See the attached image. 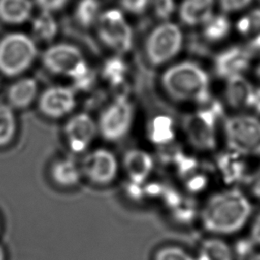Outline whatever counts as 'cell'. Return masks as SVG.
<instances>
[{
    "label": "cell",
    "mask_w": 260,
    "mask_h": 260,
    "mask_svg": "<svg viewBox=\"0 0 260 260\" xmlns=\"http://www.w3.org/2000/svg\"><path fill=\"white\" fill-rule=\"evenodd\" d=\"M214 0H184L180 6L181 20L187 25L203 24L213 14Z\"/></svg>",
    "instance_id": "obj_16"
},
{
    "label": "cell",
    "mask_w": 260,
    "mask_h": 260,
    "mask_svg": "<svg viewBox=\"0 0 260 260\" xmlns=\"http://www.w3.org/2000/svg\"><path fill=\"white\" fill-rule=\"evenodd\" d=\"M225 99L235 109H247L253 107L256 89L243 75L233 76L226 79Z\"/></svg>",
    "instance_id": "obj_14"
},
{
    "label": "cell",
    "mask_w": 260,
    "mask_h": 260,
    "mask_svg": "<svg viewBox=\"0 0 260 260\" xmlns=\"http://www.w3.org/2000/svg\"><path fill=\"white\" fill-rule=\"evenodd\" d=\"M150 1L151 0H121V5L126 11L139 14L147 8Z\"/></svg>",
    "instance_id": "obj_32"
},
{
    "label": "cell",
    "mask_w": 260,
    "mask_h": 260,
    "mask_svg": "<svg viewBox=\"0 0 260 260\" xmlns=\"http://www.w3.org/2000/svg\"><path fill=\"white\" fill-rule=\"evenodd\" d=\"M133 115L131 103L125 96H118L100 116L99 129L101 134L111 141L123 138L132 125Z\"/></svg>",
    "instance_id": "obj_8"
},
{
    "label": "cell",
    "mask_w": 260,
    "mask_h": 260,
    "mask_svg": "<svg viewBox=\"0 0 260 260\" xmlns=\"http://www.w3.org/2000/svg\"><path fill=\"white\" fill-rule=\"evenodd\" d=\"M68 0H36L42 11L54 12L65 6Z\"/></svg>",
    "instance_id": "obj_34"
},
{
    "label": "cell",
    "mask_w": 260,
    "mask_h": 260,
    "mask_svg": "<svg viewBox=\"0 0 260 260\" xmlns=\"http://www.w3.org/2000/svg\"><path fill=\"white\" fill-rule=\"evenodd\" d=\"M38 83L36 79L25 77L18 79L10 85L7 91V100L12 108L23 109L28 107L37 96Z\"/></svg>",
    "instance_id": "obj_17"
},
{
    "label": "cell",
    "mask_w": 260,
    "mask_h": 260,
    "mask_svg": "<svg viewBox=\"0 0 260 260\" xmlns=\"http://www.w3.org/2000/svg\"><path fill=\"white\" fill-rule=\"evenodd\" d=\"M69 77L79 89H87L92 84L94 79V75L85 61L80 63L69 75Z\"/></svg>",
    "instance_id": "obj_28"
},
{
    "label": "cell",
    "mask_w": 260,
    "mask_h": 260,
    "mask_svg": "<svg viewBox=\"0 0 260 260\" xmlns=\"http://www.w3.org/2000/svg\"><path fill=\"white\" fill-rule=\"evenodd\" d=\"M42 61L49 71L69 77L73 70L85 60L76 46L62 43L49 47L44 52Z\"/></svg>",
    "instance_id": "obj_10"
},
{
    "label": "cell",
    "mask_w": 260,
    "mask_h": 260,
    "mask_svg": "<svg viewBox=\"0 0 260 260\" xmlns=\"http://www.w3.org/2000/svg\"><path fill=\"white\" fill-rule=\"evenodd\" d=\"M0 260H4V252L1 247H0Z\"/></svg>",
    "instance_id": "obj_40"
},
{
    "label": "cell",
    "mask_w": 260,
    "mask_h": 260,
    "mask_svg": "<svg viewBox=\"0 0 260 260\" xmlns=\"http://www.w3.org/2000/svg\"><path fill=\"white\" fill-rule=\"evenodd\" d=\"M81 172L95 184H109L117 176L118 161L108 149L98 148L84 156Z\"/></svg>",
    "instance_id": "obj_9"
},
{
    "label": "cell",
    "mask_w": 260,
    "mask_h": 260,
    "mask_svg": "<svg viewBox=\"0 0 260 260\" xmlns=\"http://www.w3.org/2000/svg\"><path fill=\"white\" fill-rule=\"evenodd\" d=\"M126 72V64L119 57H113L107 60L103 68V75L105 79H107L109 83H111L114 86H118L124 81Z\"/></svg>",
    "instance_id": "obj_26"
},
{
    "label": "cell",
    "mask_w": 260,
    "mask_h": 260,
    "mask_svg": "<svg viewBox=\"0 0 260 260\" xmlns=\"http://www.w3.org/2000/svg\"><path fill=\"white\" fill-rule=\"evenodd\" d=\"M252 207L244 193L231 189L212 195L201 211L204 229L216 235H232L241 231L251 215Z\"/></svg>",
    "instance_id": "obj_1"
},
{
    "label": "cell",
    "mask_w": 260,
    "mask_h": 260,
    "mask_svg": "<svg viewBox=\"0 0 260 260\" xmlns=\"http://www.w3.org/2000/svg\"><path fill=\"white\" fill-rule=\"evenodd\" d=\"M258 75L260 76V65H259V67H258Z\"/></svg>",
    "instance_id": "obj_41"
},
{
    "label": "cell",
    "mask_w": 260,
    "mask_h": 260,
    "mask_svg": "<svg viewBox=\"0 0 260 260\" xmlns=\"http://www.w3.org/2000/svg\"><path fill=\"white\" fill-rule=\"evenodd\" d=\"M161 83L169 95L177 101L203 104L209 100L208 76L193 62L171 66L162 74Z\"/></svg>",
    "instance_id": "obj_2"
},
{
    "label": "cell",
    "mask_w": 260,
    "mask_h": 260,
    "mask_svg": "<svg viewBox=\"0 0 260 260\" xmlns=\"http://www.w3.org/2000/svg\"><path fill=\"white\" fill-rule=\"evenodd\" d=\"M220 109L211 104L188 115L184 130L190 143L200 150L213 149L216 144V121Z\"/></svg>",
    "instance_id": "obj_5"
},
{
    "label": "cell",
    "mask_w": 260,
    "mask_h": 260,
    "mask_svg": "<svg viewBox=\"0 0 260 260\" xmlns=\"http://www.w3.org/2000/svg\"><path fill=\"white\" fill-rule=\"evenodd\" d=\"M230 28V21L225 16L212 14L203 23V35L210 42H218L228 36Z\"/></svg>",
    "instance_id": "obj_23"
},
{
    "label": "cell",
    "mask_w": 260,
    "mask_h": 260,
    "mask_svg": "<svg viewBox=\"0 0 260 260\" xmlns=\"http://www.w3.org/2000/svg\"><path fill=\"white\" fill-rule=\"evenodd\" d=\"M242 242H240L237 246V252L239 253V255H242V256H245V255H248V257H250L253 253H251V250L253 248L254 243L250 240V238L248 240H241Z\"/></svg>",
    "instance_id": "obj_36"
},
{
    "label": "cell",
    "mask_w": 260,
    "mask_h": 260,
    "mask_svg": "<svg viewBox=\"0 0 260 260\" xmlns=\"http://www.w3.org/2000/svg\"><path fill=\"white\" fill-rule=\"evenodd\" d=\"M250 188H251L253 195L260 199V169L250 179Z\"/></svg>",
    "instance_id": "obj_37"
},
{
    "label": "cell",
    "mask_w": 260,
    "mask_h": 260,
    "mask_svg": "<svg viewBox=\"0 0 260 260\" xmlns=\"http://www.w3.org/2000/svg\"><path fill=\"white\" fill-rule=\"evenodd\" d=\"M249 260H260V252L258 253H253L250 257Z\"/></svg>",
    "instance_id": "obj_39"
},
{
    "label": "cell",
    "mask_w": 260,
    "mask_h": 260,
    "mask_svg": "<svg viewBox=\"0 0 260 260\" xmlns=\"http://www.w3.org/2000/svg\"><path fill=\"white\" fill-rule=\"evenodd\" d=\"M124 169L132 183L142 184L152 171L153 160L149 153L141 149H131L123 158Z\"/></svg>",
    "instance_id": "obj_15"
},
{
    "label": "cell",
    "mask_w": 260,
    "mask_h": 260,
    "mask_svg": "<svg viewBox=\"0 0 260 260\" xmlns=\"http://www.w3.org/2000/svg\"><path fill=\"white\" fill-rule=\"evenodd\" d=\"M98 35L101 41L117 53L128 52L133 45V32L123 12L111 8L100 14Z\"/></svg>",
    "instance_id": "obj_6"
},
{
    "label": "cell",
    "mask_w": 260,
    "mask_h": 260,
    "mask_svg": "<svg viewBox=\"0 0 260 260\" xmlns=\"http://www.w3.org/2000/svg\"><path fill=\"white\" fill-rule=\"evenodd\" d=\"M237 28L240 35L253 49H260V8L253 9L243 15Z\"/></svg>",
    "instance_id": "obj_19"
},
{
    "label": "cell",
    "mask_w": 260,
    "mask_h": 260,
    "mask_svg": "<svg viewBox=\"0 0 260 260\" xmlns=\"http://www.w3.org/2000/svg\"><path fill=\"white\" fill-rule=\"evenodd\" d=\"M175 8V0H153L154 13L160 19L169 18L174 13Z\"/></svg>",
    "instance_id": "obj_31"
},
{
    "label": "cell",
    "mask_w": 260,
    "mask_h": 260,
    "mask_svg": "<svg viewBox=\"0 0 260 260\" xmlns=\"http://www.w3.org/2000/svg\"><path fill=\"white\" fill-rule=\"evenodd\" d=\"M250 240L254 243V245L260 246V213L254 219L251 232H250Z\"/></svg>",
    "instance_id": "obj_35"
},
{
    "label": "cell",
    "mask_w": 260,
    "mask_h": 260,
    "mask_svg": "<svg viewBox=\"0 0 260 260\" xmlns=\"http://www.w3.org/2000/svg\"><path fill=\"white\" fill-rule=\"evenodd\" d=\"M238 154L239 153L237 152H235V154H226L219 159L220 170L224 178L229 181H236L244 174V166L243 162L237 157Z\"/></svg>",
    "instance_id": "obj_27"
},
{
    "label": "cell",
    "mask_w": 260,
    "mask_h": 260,
    "mask_svg": "<svg viewBox=\"0 0 260 260\" xmlns=\"http://www.w3.org/2000/svg\"><path fill=\"white\" fill-rule=\"evenodd\" d=\"M80 170L75 162L67 158L56 161L51 169L53 180L63 187L76 185L80 179Z\"/></svg>",
    "instance_id": "obj_21"
},
{
    "label": "cell",
    "mask_w": 260,
    "mask_h": 260,
    "mask_svg": "<svg viewBox=\"0 0 260 260\" xmlns=\"http://www.w3.org/2000/svg\"><path fill=\"white\" fill-rule=\"evenodd\" d=\"M64 133L70 149L73 152H82L93 140L96 125L88 114L79 113L67 121Z\"/></svg>",
    "instance_id": "obj_12"
},
{
    "label": "cell",
    "mask_w": 260,
    "mask_h": 260,
    "mask_svg": "<svg viewBox=\"0 0 260 260\" xmlns=\"http://www.w3.org/2000/svg\"><path fill=\"white\" fill-rule=\"evenodd\" d=\"M171 124L170 121L165 117H158L156 118L151 126V139L156 143H161L164 141H167L172 136V130H171Z\"/></svg>",
    "instance_id": "obj_29"
},
{
    "label": "cell",
    "mask_w": 260,
    "mask_h": 260,
    "mask_svg": "<svg viewBox=\"0 0 260 260\" xmlns=\"http://www.w3.org/2000/svg\"><path fill=\"white\" fill-rule=\"evenodd\" d=\"M253 107L256 108L258 111H260V90H256L255 92V100H254Z\"/></svg>",
    "instance_id": "obj_38"
},
{
    "label": "cell",
    "mask_w": 260,
    "mask_h": 260,
    "mask_svg": "<svg viewBox=\"0 0 260 260\" xmlns=\"http://www.w3.org/2000/svg\"><path fill=\"white\" fill-rule=\"evenodd\" d=\"M32 31L40 40H53L58 32V24L52 12L42 11L32 20Z\"/></svg>",
    "instance_id": "obj_22"
},
{
    "label": "cell",
    "mask_w": 260,
    "mask_h": 260,
    "mask_svg": "<svg viewBox=\"0 0 260 260\" xmlns=\"http://www.w3.org/2000/svg\"><path fill=\"white\" fill-rule=\"evenodd\" d=\"M251 54L248 49L235 46L220 52L214 60L215 73L222 78L242 75L250 65Z\"/></svg>",
    "instance_id": "obj_13"
},
{
    "label": "cell",
    "mask_w": 260,
    "mask_h": 260,
    "mask_svg": "<svg viewBox=\"0 0 260 260\" xmlns=\"http://www.w3.org/2000/svg\"><path fill=\"white\" fill-rule=\"evenodd\" d=\"M30 0H0V19L9 24L25 22L31 14Z\"/></svg>",
    "instance_id": "obj_18"
},
{
    "label": "cell",
    "mask_w": 260,
    "mask_h": 260,
    "mask_svg": "<svg viewBox=\"0 0 260 260\" xmlns=\"http://www.w3.org/2000/svg\"><path fill=\"white\" fill-rule=\"evenodd\" d=\"M195 258L196 260H234V252L222 240L211 238L201 244Z\"/></svg>",
    "instance_id": "obj_20"
},
{
    "label": "cell",
    "mask_w": 260,
    "mask_h": 260,
    "mask_svg": "<svg viewBox=\"0 0 260 260\" xmlns=\"http://www.w3.org/2000/svg\"><path fill=\"white\" fill-rule=\"evenodd\" d=\"M182 42L183 35L177 24L172 22L160 23L146 40V56L151 64L161 65L178 54Z\"/></svg>",
    "instance_id": "obj_7"
},
{
    "label": "cell",
    "mask_w": 260,
    "mask_h": 260,
    "mask_svg": "<svg viewBox=\"0 0 260 260\" xmlns=\"http://www.w3.org/2000/svg\"><path fill=\"white\" fill-rule=\"evenodd\" d=\"M15 117L10 106L0 105V146L8 144L15 134Z\"/></svg>",
    "instance_id": "obj_24"
},
{
    "label": "cell",
    "mask_w": 260,
    "mask_h": 260,
    "mask_svg": "<svg viewBox=\"0 0 260 260\" xmlns=\"http://www.w3.org/2000/svg\"><path fill=\"white\" fill-rule=\"evenodd\" d=\"M38 54L35 41L23 32H10L0 40V72L17 76L35 61Z\"/></svg>",
    "instance_id": "obj_3"
},
{
    "label": "cell",
    "mask_w": 260,
    "mask_h": 260,
    "mask_svg": "<svg viewBox=\"0 0 260 260\" xmlns=\"http://www.w3.org/2000/svg\"><path fill=\"white\" fill-rule=\"evenodd\" d=\"M76 105L74 91L66 86H51L43 91L39 100L41 112L50 118H61L69 114Z\"/></svg>",
    "instance_id": "obj_11"
},
{
    "label": "cell",
    "mask_w": 260,
    "mask_h": 260,
    "mask_svg": "<svg viewBox=\"0 0 260 260\" xmlns=\"http://www.w3.org/2000/svg\"><path fill=\"white\" fill-rule=\"evenodd\" d=\"M230 148L242 155H260V120L250 115H237L224 123Z\"/></svg>",
    "instance_id": "obj_4"
},
{
    "label": "cell",
    "mask_w": 260,
    "mask_h": 260,
    "mask_svg": "<svg viewBox=\"0 0 260 260\" xmlns=\"http://www.w3.org/2000/svg\"><path fill=\"white\" fill-rule=\"evenodd\" d=\"M155 260H196L188 252L179 247H166L159 250Z\"/></svg>",
    "instance_id": "obj_30"
},
{
    "label": "cell",
    "mask_w": 260,
    "mask_h": 260,
    "mask_svg": "<svg viewBox=\"0 0 260 260\" xmlns=\"http://www.w3.org/2000/svg\"><path fill=\"white\" fill-rule=\"evenodd\" d=\"M253 0H218L220 8L224 12L239 11L247 7Z\"/></svg>",
    "instance_id": "obj_33"
},
{
    "label": "cell",
    "mask_w": 260,
    "mask_h": 260,
    "mask_svg": "<svg viewBox=\"0 0 260 260\" xmlns=\"http://www.w3.org/2000/svg\"><path fill=\"white\" fill-rule=\"evenodd\" d=\"M100 16V3L98 0H80L75 9L76 20L83 26L94 23Z\"/></svg>",
    "instance_id": "obj_25"
}]
</instances>
